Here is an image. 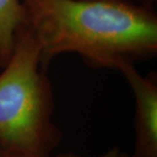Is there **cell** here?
<instances>
[{"label": "cell", "instance_id": "cell-4", "mask_svg": "<svg viewBox=\"0 0 157 157\" xmlns=\"http://www.w3.org/2000/svg\"><path fill=\"white\" fill-rule=\"evenodd\" d=\"M26 25L21 0H0V67L10 59L17 30Z\"/></svg>", "mask_w": 157, "mask_h": 157}, {"label": "cell", "instance_id": "cell-6", "mask_svg": "<svg viewBox=\"0 0 157 157\" xmlns=\"http://www.w3.org/2000/svg\"><path fill=\"white\" fill-rule=\"evenodd\" d=\"M135 1L137 4L144 5V6H154V4L156 2L157 0H135Z\"/></svg>", "mask_w": 157, "mask_h": 157}, {"label": "cell", "instance_id": "cell-1", "mask_svg": "<svg viewBox=\"0 0 157 157\" xmlns=\"http://www.w3.org/2000/svg\"><path fill=\"white\" fill-rule=\"evenodd\" d=\"M42 66L76 53L90 67L120 69L155 58L157 14L131 0H21Z\"/></svg>", "mask_w": 157, "mask_h": 157}, {"label": "cell", "instance_id": "cell-7", "mask_svg": "<svg viewBox=\"0 0 157 157\" xmlns=\"http://www.w3.org/2000/svg\"><path fill=\"white\" fill-rule=\"evenodd\" d=\"M0 157H6V156H2V155H0ZM58 157H85V156H81V155H76V154H73V153H67V154H62V155H59Z\"/></svg>", "mask_w": 157, "mask_h": 157}, {"label": "cell", "instance_id": "cell-2", "mask_svg": "<svg viewBox=\"0 0 157 157\" xmlns=\"http://www.w3.org/2000/svg\"><path fill=\"white\" fill-rule=\"evenodd\" d=\"M0 73V155L50 157L62 139L53 122L54 98L37 40L17 30L10 59Z\"/></svg>", "mask_w": 157, "mask_h": 157}, {"label": "cell", "instance_id": "cell-5", "mask_svg": "<svg viewBox=\"0 0 157 157\" xmlns=\"http://www.w3.org/2000/svg\"><path fill=\"white\" fill-rule=\"evenodd\" d=\"M101 157H132L131 155H128L125 153L121 152L118 148H113L107 151L105 155H101Z\"/></svg>", "mask_w": 157, "mask_h": 157}, {"label": "cell", "instance_id": "cell-3", "mask_svg": "<svg viewBox=\"0 0 157 157\" xmlns=\"http://www.w3.org/2000/svg\"><path fill=\"white\" fill-rule=\"evenodd\" d=\"M135 99V144L132 157H157V76L143 75L135 64L120 69Z\"/></svg>", "mask_w": 157, "mask_h": 157}]
</instances>
